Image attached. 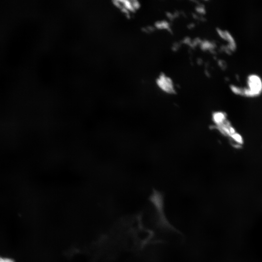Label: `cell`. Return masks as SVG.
Masks as SVG:
<instances>
[{
	"label": "cell",
	"instance_id": "obj_1",
	"mask_svg": "<svg viewBox=\"0 0 262 262\" xmlns=\"http://www.w3.org/2000/svg\"><path fill=\"white\" fill-rule=\"evenodd\" d=\"M212 118L215 124L214 128L224 136L228 137L231 146L236 148L242 147L244 141L242 135L236 131L227 115L222 112H216L213 114Z\"/></svg>",
	"mask_w": 262,
	"mask_h": 262
},
{
	"label": "cell",
	"instance_id": "obj_2",
	"mask_svg": "<svg viewBox=\"0 0 262 262\" xmlns=\"http://www.w3.org/2000/svg\"><path fill=\"white\" fill-rule=\"evenodd\" d=\"M249 88L243 91L242 94L248 97H255L261 93L262 90V82L257 75H252L248 78Z\"/></svg>",
	"mask_w": 262,
	"mask_h": 262
},
{
	"label": "cell",
	"instance_id": "obj_3",
	"mask_svg": "<svg viewBox=\"0 0 262 262\" xmlns=\"http://www.w3.org/2000/svg\"><path fill=\"white\" fill-rule=\"evenodd\" d=\"M156 82L157 85L164 92L168 94L175 93L173 81L164 74L160 75L157 78Z\"/></svg>",
	"mask_w": 262,
	"mask_h": 262
},
{
	"label": "cell",
	"instance_id": "obj_4",
	"mask_svg": "<svg viewBox=\"0 0 262 262\" xmlns=\"http://www.w3.org/2000/svg\"><path fill=\"white\" fill-rule=\"evenodd\" d=\"M115 2L118 8L126 13L133 12L139 6V4L136 0H118Z\"/></svg>",
	"mask_w": 262,
	"mask_h": 262
},
{
	"label": "cell",
	"instance_id": "obj_5",
	"mask_svg": "<svg viewBox=\"0 0 262 262\" xmlns=\"http://www.w3.org/2000/svg\"><path fill=\"white\" fill-rule=\"evenodd\" d=\"M0 262H15L14 261L11 259L7 258L0 257Z\"/></svg>",
	"mask_w": 262,
	"mask_h": 262
}]
</instances>
